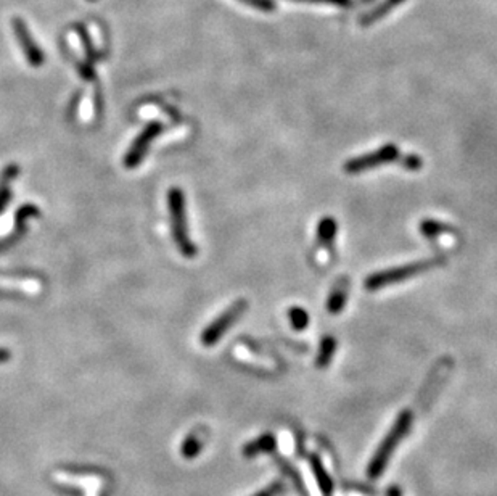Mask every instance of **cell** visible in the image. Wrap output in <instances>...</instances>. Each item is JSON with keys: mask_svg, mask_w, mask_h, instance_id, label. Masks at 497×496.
<instances>
[{"mask_svg": "<svg viewBox=\"0 0 497 496\" xmlns=\"http://www.w3.org/2000/svg\"><path fill=\"white\" fill-rule=\"evenodd\" d=\"M420 234L424 236L429 241H436L438 237H441L446 232H449L451 228L448 224H444L441 221H436V219H424L419 224Z\"/></svg>", "mask_w": 497, "mask_h": 496, "instance_id": "cell-11", "label": "cell"}, {"mask_svg": "<svg viewBox=\"0 0 497 496\" xmlns=\"http://www.w3.org/2000/svg\"><path fill=\"white\" fill-rule=\"evenodd\" d=\"M200 448V442L197 440L195 437H190V438H187V442L184 445V455L185 456H193V455H197V451Z\"/></svg>", "mask_w": 497, "mask_h": 496, "instance_id": "cell-20", "label": "cell"}, {"mask_svg": "<svg viewBox=\"0 0 497 496\" xmlns=\"http://www.w3.org/2000/svg\"><path fill=\"white\" fill-rule=\"evenodd\" d=\"M412 413L411 411H404L401 413V416L396 420L394 425L391 427V430L388 432V435L385 437V440L380 445V448L376 450V455L374 457V461L370 462L369 466V475L370 477H376L379 474H381V470L385 469L386 462L389 460V456H391L393 450L398 447V443L402 440V437L406 435L411 429L412 424Z\"/></svg>", "mask_w": 497, "mask_h": 496, "instance_id": "cell-3", "label": "cell"}, {"mask_svg": "<svg viewBox=\"0 0 497 496\" xmlns=\"http://www.w3.org/2000/svg\"><path fill=\"white\" fill-rule=\"evenodd\" d=\"M168 206L169 216H171V231L174 242L178 245L179 252L184 255L185 258H193L198 250L197 245L192 242L190 236H188L184 192L178 189V187H173V189L168 192Z\"/></svg>", "mask_w": 497, "mask_h": 496, "instance_id": "cell-2", "label": "cell"}, {"mask_svg": "<svg viewBox=\"0 0 497 496\" xmlns=\"http://www.w3.org/2000/svg\"><path fill=\"white\" fill-rule=\"evenodd\" d=\"M18 173H20V168L16 165H9L4 169L2 174H0V184H10V182L16 178Z\"/></svg>", "mask_w": 497, "mask_h": 496, "instance_id": "cell-16", "label": "cell"}, {"mask_svg": "<svg viewBox=\"0 0 497 496\" xmlns=\"http://www.w3.org/2000/svg\"><path fill=\"white\" fill-rule=\"evenodd\" d=\"M337 232H338L337 219L332 216L322 218L317 224V242L322 245V247L332 250L337 238Z\"/></svg>", "mask_w": 497, "mask_h": 496, "instance_id": "cell-9", "label": "cell"}, {"mask_svg": "<svg viewBox=\"0 0 497 496\" xmlns=\"http://www.w3.org/2000/svg\"><path fill=\"white\" fill-rule=\"evenodd\" d=\"M91 2H93V0H91Z\"/></svg>", "mask_w": 497, "mask_h": 496, "instance_id": "cell-23", "label": "cell"}, {"mask_svg": "<svg viewBox=\"0 0 497 496\" xmlns=\"http://www.w3.org/2000/svg\"><path fill=\"white\" fill-rule=\"evenodd\" d=\"M11 358V353L9 350H5V348H0V363H5V361H9Z\"/></svg>", "mask_w": 497, "mask_h": 496, "instance_id": "cell-22", "label": "cell"}, {"mask_svg": "<svg viewBox=\"0 0 497 496\" xmlns=\"http://www.w3.org/2000/svg\"><path fill=\"white\" fill-rule=\"evenodd\" d=\"M277 490H279V485H272V487H270V488L264 490V492H261L260 495H256V496H275Z\"/></svg>", "mask_w": 497, "mask_h": 496, "instance_id": "cell-21", "label": "cell"}, {"mask_svg": "<svg viewBox=\"0 0 497 496\" xmlns=\"http://www.w3.org/2000/svg\"><path fill=\"white\" fill-rule=\"evenodd\" d=\"M349 293V279H339L335 285H333L332 292L327 298V311L330 315H339L346 306V300H348Z\"/></svg>", "mask_w": 497, "mask_h": 496, "instance_id": "cell-8", "label": "cell"}, {"mask_svg": "<svg viewBox=\"0 0 497 496\" xmlns=\"http://www.w3.org/2000/svg\"><path fill=\"white\" fill-rule=\"evenodd\" d=\"M288 321H290L292 328L294 330H304L309 325V315L304 308L301 306H292L288 310Z\"/></svg>", "mask_w": 497, "mask_h": 496, "instance_id": "cell-12", "label": "cell"}, {"mask_svg": "<svg viewBox=\"0 0 497 496\" xmlns=\"http://www.w3.org/2000/svg\"><path fill=\"white\" fill-rule=\"evenodd\" d=\"M337 351V338L333 335H325L319 345V353L316 358V366L324 369L330 364Z\"/></svg>", "mask_w": 497, "mask_h": 496, "instance_id": "cell-10", "label": "cell"}, {"mask_svg": "<svg viewBox=\"0 0 497 496\" xmlns=\"http://www.w3.org/2000/svg\"><path fill=\"white\" fill-rule=\"evenodd\" d=\"M161 131H163V126L160 123L153 121V123L147 124V126L143 128L142 133L135 137L134 142H132V146L128 150V153L124 155V161H123L124 166L128 169H134L140 165L143 158H145L147 152H148L150 143H152L156 137L161 134Z\"/></svg>", "mask_w": 497, "mask_h": 496, "instance_id": "cell-6", "label": "cell"}, {"mask_svg": "<svg viewBox=\"0 0 497 496\" xmlns=\"http://www.w3.org/2000/svg\"><path fill=\"white\" fill-rule=\"evenodd\" d=\"M247 310H248V301L245 298H238L234 305H230L221 316H217L215 321L201 332L200 342L203 343L205 347H212V345H216L219 340H221L225 332L232 329V325H234L238 319L245 315V311Z\"/></svg>", "mask_w": 497, "mask_h": 496, "instance_id": "cell-5", "label": "cell"}, {"mask_svg": "<svg viewBox=\"0 0 497 496\" xmlns=\"http://www.w3.org/2000/svg\"><path fill=\"white\" fill-rule=\"evenodd\" d=\"M31 216H39V208L34 205H23L20 206V210L16 211L15 218V237H20L24 231V226H26V219Z\"/></svg>", "mask_w": 497, "mask_h": 496, "instance_id": "cell-13", "label": "cell"}, {"mask_svg": "<svg viewBox=\"0 0 497 496\" xmlns=\"http://www.w3.org/2000/svg\"><path fill=\"white\" fill-rule=\"evenodd\" d=\"M11 26H14L15 37L18 44H20L24 56H26L28 64L34 68H39L43 64V60H46V55H43L42 49L36 44L34 37L31 36L28 24L24 23L21 18L16 16L14 18V21H11Z\"/></svg>", "mask_w": 497, "mask_h": 496, "instance_id": "cell-7", "label": "cell"}, {"mask_svg": "<svg viewBox=\"0 0 497 496\" xmlns=\"http://www.w3.org/2000/svg\"><path fill=\"white\" fill-rule=\"evenodd\" d=\"M399 160H401L402 168L407 169V171H419V169L424 166V160H421L420 156L415 155V153L402 156V158H399Z\"/></svg>", "mask_w": 497, "mask_h": 496, "instance_id": "cell-15", "label": "cell"}, {"mask_svg": "<svg viewBox=\"0 0 497 496\" xmlns=\"http://www.w3.org/2000/svg\"><path fill=\"white\" fill-rule=\"evenodd\" d=\"M294 2L325 4V5H335V7H349L351 5V0H294Z\"/></svg>", "mask_w": 497, "mask_h": 496, "instance_id": "cell-18", "label": "cell"}, {"mask_svg": "<svg viewBox=\"0 0 497 496\" xmlns=\"http://www.w3.org/2000/svg\"><path fill=\"white\" fill-rule=\"evenodd\" d=\"M399 2H402V0H386L385 5H381L380 9H375L372 14H369L366 20H364V23H374L375 20H379V18H381V15H385L389 10L398 7Z\"/></svg>", "mask_w": 497, "mask_h": 496, "instance_id": "cell-14", "label": "cell"}, {"mask_svg": "<svg viewBox=\"0 0 497 496\" xmlns=\"http://www.w3.org/2000/svg\"><path fill=\"white\" fill-rule=\"evenodd\" d=\"M11 191L9 184H0V213L5 210V206L10 203Z\"/></svg>", "mask_w": 497, "mask_h": 496, "instance_id": "cell-19", "label": "cell"}, {"mask_svg": "<svg viewBox=\"0 0 497 496\" xmlns=\"http://www.w3.org/2000/svg\"><path fill=\"white\" fill-rule=\"evenodd\" d=\"M399 158H401V152L398 146H394V143H386V146H381L376 150H374V152L364 153L348 160L343 165V169L346 174H361V173L369 171V169L389 165V163H393Z\"/></svg>", "mask_w": 497, "mask_h": 496, "instance_id": "cell-4", "label": "cell"}, {"mask_svg": "<svg viewBox=\"0 0 497 496\" xmlns=\"http://www.w3.org/2000/svg\"><path fill=\"white\" fill-rule=\"evenodd\" d=\"M444 261L446 260L443 258V256H433V258L417 260L414 263H407V265L383 269V271L369 275L366 282H364V285H366L369 292L380 290V288H385L393 284H399V282H404L407 279L417 278V275L424 274L426 271H431V269L444 265Z\"/></svg>", "mask_w": 497, "mask_h": 496, "instance_id": "cell-1", "label": "cell"}, {"mask_svg": "<svg viewBox=\"0 0 497 496\" xmlns=\"http://www.w3.org/2000/svg\"><path fill=\"white\" fill-rule=\"evenodd\" d=\"M247 5H251V7H255L257 10L262 11H272L275 9V5L272 0H242Z\"/></svg>", "mask_w": 497, "mask_h": 496, "instance_id": "cell-17", "label": "cell"}]
</instances>
